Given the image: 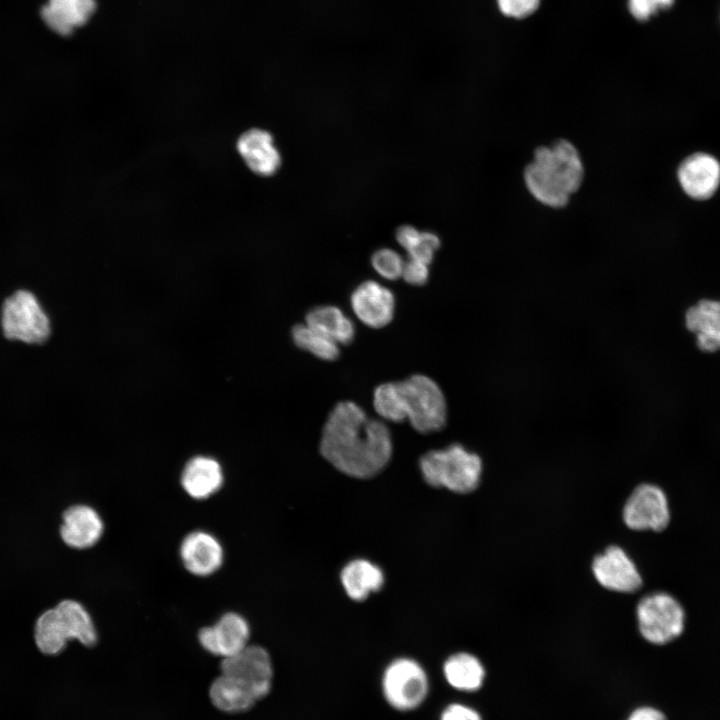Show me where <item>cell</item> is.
<instances>
[{
    "mask_svg": "<svg viewBox=\"0 0 720 720\" xmlns=\"http://www.w3.org/2000/svg\"><path fill=\"white\" fill-rule=\"evenodd\" d=\"M679 182L687 195L704 200L711 197L720 183V164L707 153H694L678 169Z\"/></svg>",
    "mask_w": 720,
    "mask_h": 720,
    "instance_id": "obj_14",
    "label": "cell"
},
{
    "mask_svg": "<svg viewBox=\"0 0 720 720\" xmlns=\"http://www.w3.org/2000/svg\"><path fill=\"white\" fill-rule=\"evenodd\" d=\"M104 525L99 514L87 505H74L63 513L62 540L76 549H86L101 538Z\"/></svg>",
    "mask_w": 720,
    "mask_h": 720,
    "instance_id": "obj_17",
    "label": "cell"
},
{
    "mask_svg": "<svg viewBox=\"0 0 720 720\" xmlns=\"http://www.w3.org/2000/svg\"><path fill=\"white\" fill-rule=\"evenodd\" d=\"M674 0H629V9L638 20H647L660 9L669 8Z\"/></svg>",
    "mask_w": 720,
    "mask_h": 720,
    "instance_id": "obj_27",
    "label": "cell"
},
{
    "mask_svg": "<svg viewBox=\"0 0 720 720\" xmlns=\"http://www.w3.org/2000/svg\"><path fill=\"white\" fill-rule=\"evenodd\" d=\"M628 720H666V718L655 708L641 707L632 712Z\"/></svg>",
    "mask_w": 720,
    "mask_h": 720,
    "instance_id": "obj_32",
    "label": "cell"
},
{
    "mask_svg": "<svg viewBox=\"0 0 720 720\" xmlns=\"http://www.w3.org/2000/svg\"><path fill=\"white\" fill-rule=\"evenodd\" d=\"M237 151L248 168L260 176L273 175L281 164L272 135L259 128L245 131L236 143Z\"/></svg>",
    "mask_w": 720,
    "mask_h": 720,
    "instance_id": "obj_16",
    "label": "cell"
},
{
    "mask_svg": "<svg viewBox=\"0 0 720 720\" xmlns=\"http://www.w3.org/2000/svg\"><path fill=\"white\" fill-rule=\"evenodd\" d=\"M356 317L371 328H383L394 316L395 297L388 288L373 280L358 285L350 297Z\"/></svg>",
    "mask_w": 720,
    "mask_h": 720,
    "instance_id": "obj_13",
    "label": "cell"
},
{
    "mask_svg": "<svg viewBox=\"0 0 720 720\" xmlns=\"http://www.w3.org/2000/svg\"><path fill=\"white\" fill-rule=\"evenodd\" d=\"M250 629L247 621L237 613L224 614L213 626L198 633L200 645L209 653L231 657L248 645Z\"/></svg>",
    "mask_w": 720,
    "mask_h": 720,
    "instance_id": "obj_12",
    "label": "cell"
},
{
    "mask_svg": "<svg viewBox=\"0 0 720 720\" xmlns=\"http://www.w3.org/2000/svg\"><path fill=\"white\" fill-rule=\"evenodd\" d=\"M320 452L340 472L370 478L391 459V433L384 422L368 417L356 403L341 401L323 426Z\"/></svg>",
    "mask_w": 720,
    "mask_h": 720,
    "instance_id": "obj_1",
    "label": "cell"
},
{
    "mask_svg": "<svg viewBox=\"0 0 720 720\" xmlns=\"http://www.w3.org/2000/svg\"><path fill=\"white\" fill-rule=\"evenodd\" d=\"M341 582L348 596L356 601L366 599L378 591L384 582L382 571L376 565L363 559L348 563L341 572Z\"/></svg>",
    "mask_w": 720,
    "mask_h": 720,
    "instance_id": "obj_22",
    "label": "cell"
},
{
    "mask_svg": "<svg viewBox=\"0 0 720 720\" xmlns=\"http://www.w3.org/2000/svg\"><path fill=\"white\" fill-rule=\"evenodd\" d=\"M686 326L704 352L720 349V301L701 300L686 312Z\"/></svg>",
    "mask_w": 720,
    "mask_h": 720,
    "instance_id": "obj_20",
    "label": "cell"
},
{
    "mask_svg": "<svg viewBox=\"0 0 720 720\" xmlns=\"http://www.w3.org/2000/svg\"><path fill=\"white\" fill-rule=\"evenodd\" d=\"M95 9V0H48L41 16L51 30L66 36L86 24Z\"/></svg>",
    "mask_w": 720,
    "mask_h": 720,
    "instance_id": "obj_18",
    "label": "cell"
},
{
    "mask_svg": "<svg viewBox=\"0 0 720 720\" xmlns=\"http://www.w3.org/2000/svg\"><path fill=\"white\" fill-rule=\"evenodd\" d=\"M373 406L382 418L393 422L408 419L423 434L440 431L447 423L443 391L433 379L421 374L378 385L373 393Z\"/></svg>",
    "mask_w": 720,
    "mask_h": 720,
    "instance_id": "obj_3",
    "label": "cell"
},
{
    "mask_svg": "<svg viewBox=\"0 0 720 720\" xmlns=\"http://www.w3.org/2000/svg\"><path fill=\"white\" fill-rule=\"evenodd\" d=\"M440 720H482L474 709L459 703L448 705L442 712Z\"/></svg>",
    "mask_w": 720,
    "mask_h": 720,
    "instance_id": "obj_30",
    "label": "cell"
},
{
    "mask_svg": "<svg viewBox=\"0 0 720 720\" xmlns=\"http://www.w3.org/2000/svg\"><path fill=\"white\" fill-rule=\"evenodd\" d=\"M371 263L376 272L387 280H396L402 275L404 262L397 252L389 248L377 250Z\"/></svg>",
    "mask_w": 720,
    "mask_h": 720,
    "instance_id": "obj_25",
    "label": "cell"
},
{
    "mask_svg": "<svg viewBox=\"0 0 720 720\" xmlns=\"http://www.w3.org/2000/svg\"><path fill=\"white\" fill-rule=\"evenodd\" d=\"M294 344L319 359L325 361L336 360L340 354L338 344L333 340L317 333L306 324H296L291 330Z\"/></svg>",
    "mask_w": 720,
    "mask_h": 720,
    "instance_id": "obj_24",
    "label": "cell"
},
{
    "mask_svg": "<svg viewBox=\"0 0 720 720\" xmlns=\"http://www.w3.org/2000/svg\"><path fill=\"white\" fill-rule=\"evenodd\" d=\"M381 689L389 706L399 712H410L419 708L427 698L429 679L420 663L401 657L385 668Z\"/></svg>",
    "mask_w": 720,
    "mask_h": 720,
    "instance_id": "obj_8",
    "label": "cell"
},
{
    "mask_svg": "<svg viewBox=\"0 0 720 720\" xmlns=\"http://www.w3.org/2000/svg\"><path fill=\"white\" fill-rule=\"evenodd\" d=\"M592 571L604 588L621 593H633L642 586L641 576L626 552L618 546H609L596 556Z\"/></svg>",
    "mask_w": 720,
    "mask_h": 720,
    "instance_id": "obj_11",
    "label": "cell"
},
{
    "mask_svg": "<svg viewBox=\"0 0 720 720\" xmlns=\"http://www.w3.org/2000/svg\"><path fill=\"white\" fill-rule=\"evenodd\" d=\"M401 277L410 285H424L429 277L428 265L410 258L404 263Z\"/></svg>",
    "mask_w": 720,
    "mask_h": 720,
    "instance_id": "obj_29",
    "label": "cell"
},
{
    "mask_svg": "<svg viewBox=\"0 0 720 720\" xmlns=\"http://www.w3.org/2000/svg\"><path fill=\"white\" fill-rule=\"evenodd\" d=\"M180 556L185 568L196 576H208L220 568L223 548L219 541L204 531L188 534L181 543Z\"/></svg>",
    "mask_w": 720,
    "mask_h": 720,
    "instance_id": "obj_15",
    "label": "cell"
},
{
    "mask_svg": "<svg viewBox=\"0 0 720 720\" xmlns=\"http://www.w3.org/2000/svg\"><path fill=\"white\" fill-rule=\"evenodd\" d=\"M220 671L210 685L209 696L212 704L223 712H245L272 688V660L261 646L247 645L235 655L222 659Z\"/></svg>",
    "mask_w": 720,
    "mask_h": 720,
    "instance_id": "obj_4",
    "label": "cell"
},
{
    "mask_svg": "<svg viewBox=\"0 0 720 720\" xmlns=\"http://www.w3.org/2000/svg\"><path fill=\"white\" fill-rule=\"evenodd\" d=\"M424 480L430 486L466 494L474 491L482 473V460L476 453L454 443L425 453L419 461Z\"/></svg>",
    "mask_w": 720,
    "mask_h": 720,
    "instance_id": "obj_6",
    "label": "cell"
},
{
    "mask_svg": "<svg viewBox=\"0 0 720 720\" xmlns=\"http://www.w3.org/2000/svg\"><path fill=\"white\" fill-rule=\"evenodd\" d=\"M181 484L186 493L195 499H205L216 493L223 484L220 464L213 458L197 456L184 467Z\"/></svg>",
    "mask_w": 720,
    "mask_h": 720,
    "instance_id": "obj_19",
    "label": "cell"
},
{
    "mask_svg": "<svg viewBox=\"0 0 720 720\" xmlns=\"http://www.w3.org/2000/svg\"><path fill=\"white\" fill-rule=\"evenodd\" d=\"M623 520L633 530H664L670 521L664 492L652 484L637 486L624 505Z\"/></svg>",
    "mask_w": 720,
    "mask_h": 720,
    "instance_id": "obj_10",
    "label": "cell"
},
{
    "mask_svg": "<svg viewBox=\"0 0 720 720\" xmlns=\"http://www.w3.org/2000/svg\"><path fill=\"white\" fill-rule=\"evenodd\" d=\"M636 615L641 635L653 644L669 643L684 629V610L667 593L658 592L643 597L637 605Z\"/></svg>",
    "mask_w": 720,
    "mask_h": 720,
    "instance_id": "obj_9",
    "label": "cell"
},
{
    "mask_svg": "<svg viewBox=\"0 0 720 720\" xmlns=\"http://www.w3.org/2000/svg\"><path fill=\"white\" fill-rule=\"evenodd\" d=\"M39 650L48 655L60 653L69 640L93 646L97 633L87 610L75 600H63L56 607L42 613L34 630Z\"/></svg>",
    "mask_w": 720,
    "mask_h": 720,
    "instance_id": "obj_5",
    "label": "cell"
},
{
    "mask_svg": "<svg viewBox=\"0 0 720 720\" xmlns=\"http://www.w3.org/2000/svg\"><path fill=\"white\" fill-rule=\"evenodd\" d=\"M1 327L9 340L42 344L50 336L49 317L38 298L20 289L8 296L1 308Z\"/></svg>",
    "mask_w": 720,
    "mask_h": 720,
    "instance_id": "obj_7",
    "label": "cell"
},
{
    "mask_svg": "<svg viewBox=\"0 0 720 720\" xmlns=\"http://www.w3.org/2000/svg\"><path fill=\"white\" fill-rule=\"evenodd\" d=\"M439 247L440 239L437 235L432 232H423L420 234L418 243L408 253L411 259L429 265Z\"/></svg>",
    "mask_w": 720,
    "mask_h": 720,
    "instance_id": "obj_26",
    "label": "cell"
},
{
    "mask_svg": "<svg viewBox=\"0 0 720 720\" xmlns=\"http://www.w3.org/2000/svg\"><path fill=\"white\" fill-rule=\"evenodd\" d=\"M450 686L461 691H475L482 686L485 670L477 657L466 652L451 655L443 665Z\"/></svg>",
    "mask_w": 720,
    "mask_h": 720,
    "instance_id": "obj_23",
    "label": "cell"
},
{
    "mask_svg": "<svg viewBox=\"0 0 720 720\" xmlns=\"http://www.w3.org/2000/svg\"><path fill=\"white\" fill-rule=\"evenodd\" d=\"M585 167L577 147L568 139L538 146L523 170V182L541 205L559 209L581 188Z\"/></svg>",
    "mask_w": 720,
    "mask_h": 720,
    "instance_id": "obj_2",
    "label": "cell"
},
{
    "mask_svg": "<svg viewBox=\"0 0 720 720\" xmlns=\"http://www.w3.org/2000/svg\"><path fill=\"white\" fill-rule=\"evenodd\" d=\"M539 0H498L500 10L507 16L522 18L533 13Z\"/></svg>",
    "mask_w": 720,
    "mask_h": 720,
    "instance_id": "obj_28",
    "label": "cell"
},
{
    "mask_svg": "<svg viewBox=\"0 0 720 720\" xmlns=\"http://www.w3.org/2000/svg\"><path fill=\"white\" fill-rule=\"evenodd\" d=\"M420 234L421 233L418 232L414 227L404 225L398 228L396 232V239L403 248L409 251L418 243L420 239Z\"/></svg>",
    "mask_w": 720,
    "mask_h": 720,
    "instance_id": "obj_31",
    "label": "cell"
},
{
    "mask_svg": "<svg viewBox=\"0 0 720 720\" xmlns=\"http://www.w3.org/2000/svg\"><path fill=\"white\" fill-rule=\"evenodd\" d=\"M305 324L338 345L350 344L355 336V326L336 306H317L305 315Z\"/></svg>",
    "mask_w": 720,
    "mask_h": 720,
    "instance_id": "obj_21",
    "label": "cell"
}]
</instances>
